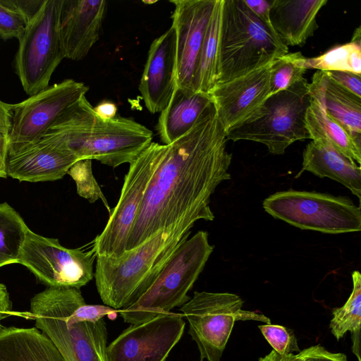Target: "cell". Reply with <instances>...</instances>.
<instances>
[{
	"label": "cell",
	"instance_id": "1",
	"mask_svg": "<svg viewBox=\"0 0 361 361\" xmlns=\"http://www.w3.org/2000/svg\"><path fill=\"white\" fill-rule=\"evenodd\" d=\"M227 141L212 102L188 133L169 145L162 144L126 251L177 223L195 225L199 220H214L211 196L221 182L231 178Z\"/></svg>",
	"mask_w": 361,
	"mask_h": 361
},
{
	"label": "cell",
	"instance_id": "2",
	"mask_svg": "<svg viewBox=\"0 0 361 361\" xmlns=\"http://www.w3.org/2000/svg\"><path fill=\"white\" fill-rule=\"evenodd\" d=\"M44 135L63 142L79 160L95 159L113 168L130 164L153 138L152 130L133 119L101 118L85 96L68 108Z\"/></svg>",
	"mask_w": 361,
	"mask_h": 361
},
{
	"label": "cell",
	"instance_id": "3",
	"mask_svg": "<svg viewBox=\"0 0 361 361\" xmlns=\"http://www.w3.org/2000/svg\"><path fill=\"white\" fill-rule=\"evenodd\" d=\"M194 225L177 223L119 257H96L94 278L103 303L116 310L136 302L156 281Z\"/></svg>",
	"mask_w": 361,
	"mask_h": 361
},
{
	"label": "cell",
	"instance_id": "4",
	"mask_svg": "<svg viewBox=\"0 0 361 361\" xmlns=\"http://www.w3.org/2000/svg\"><path fill=\"white\" fill-rule=\"evenodd\" d=\"M287 53L288 47L244 0H223L217 84L262 68Z\"/></svg>",
	"mask_w": 361,
	"mask_h": 361
},
{
	"label": "cell",
	"instance_id": "5",
	"mask_svg": "<svg viewBox=\"0 0 361 361\" xmlns=\"http://www.w3.org/2000/svg\"><path fill=\"white\" fill-rule=\"evenodd\" d=\"M80 293L75 288L47 287L32 298L30 315L66 361H109L108 332L104 319L73 322L68 317Z\"/></svg>",
	"mask_w": 361,
	"mask_h": 361
},
{
	"label": "cell",
	"instance_id": "6",
	"mask_svg": "<svg viewBox=\"0 0 361 361\" xmlns=\"http://www.w3.org/2000/svg\"><path fill=\"white\" fill-rule=\"evenodd\" d=\"M208 237L207 231H199L178 247L145 293L128 308L119 310L124 322H147L190 299L188 293L214 250Z\"/></svg>",
	"mask_w": 361,
	"mask_h": 361
},
{
	"label": "cell",
	"instance_id": "7",
	"mask_svg": "<svg viewBox=\"0 0 361 361\" xmlns=\"http://www.w3.org/2000/svg\"><path fill=\"white\" fill-rule=\"evenodd\" d=\"M311 101L309 82L303 78L269 96L249 118L228 129L227 140L259 142L270 153L283 154L293 142L310 139L305 117Z\"/></svg>",
	"mask_w": 361,
	"mask_h": 361
},
{
	"label": "cell",
	"instance_id": "8",
	"mask_svg": "<svg viewBox=\"0 0 361 361\" xmlns=\"http://www.w3.org/2000/svg\"><path fill=\"white\" fill-rule=\"evenodd\" d=\"M266 212L302 230L338 234L361 230V210L350 199L317 192L289 190L262 203Z\"/></svg>",
	"mask_w": 361,
	"mask_h": 361
},
{
	"label": "cell",
	"instance_id": "9",
	"mask_svg": "<svg viewBox=\"0 0 361 361\" xmlns=\"http://www.w3.org/2000/svg\"><path fill=\"white\" fill-rule=\"evenodd\" d=\"M63 0H44L18 39L13 66L25 92L32 96L49 87L65 58L59 34Z\"/></svg>",
	"mask_w": 361,
	"mask_h": 361
},
{
	"label": "cell",
	"instance_id": "10",
	"mask_svg": "<svg viewBox=\"0 0 361 361\" xmlns=\"http://www.w3.org/2000/svg\"><path fill=\"white\" fill-rule=\"evenodd\" d=\"M240 297L230 293L195 291L180 310L189 324L188 334L196 343L200 361H220L238 320H256L271 324L262 314L243 310Z\"/></svg>",
	"mask_w": 361,
	"mask_h": 361
},
{
	"label": "cell",
	"instance_id": "11",
	"mask_svg": "<svg viewBox=\"0 0 361 361\" xmlns=\"http://www.w3.org/2000/svg\"><path fill=\"white\" fill-rule=\"evenodd\" d=\"M162 144L152 142L130 164L120 197L111 209L107 224L94 240L97 256L119 257L126 245L145 193L158 166Z\"/></svg>",
	"mask_w": 361,
	"mask_h": 361
},
{
	"label": "cell",
	"instance_id": "12",
	"mask_svg": "<svg viewBox=\"0 0 361 361\" xmlns=\"http://www.w3.org/2000/svg\"><path fill=\"white\" fill-rule=\"evenodd\" d=\"M93 249H70L56 238L44 237L29 229L21 247L17 264L25 267L47 287L80 289L94 278Z\"/></svg>",
	"mask_w": 361,
	"mask_h": 361
},
{
	"label": "cell",
	"instance_id": "13",
	"mask_svg": "<svg viewBox=\"0 0 361 361\" xmlns=\"http://www.w3.org/2000/svg\"><path fill=\"white\" fill-rule=\"evenodd\" d=\"M88 90L83 82L66 79L12 104L8 149L40 139Z\"/></svg>",
	"mask_w": 361,
	"mask_h": 361
},
{
	"label": "cell",
	"instance_id": "14",
	"mask_svg": "<svg viewBox=\"0 0 361 361\" xmlns=\"http://www.w3.org/2000/svg\"><path fill=\"white\" fill-rule=\"evenodd\" d=\"M185 322L182 314L168 312L130 324L107 347L109 361H166L180 340Z\"/></svg>",
	"mask_w": 361,
	"mask_h": 361
},
{
	"label": "cell",
	"instance_id": "15",
	"mask_svg": "<svg viewBox=\"0 0 361 361\" xmlns=\"http://www.w3.org/2000/svg\"><path fill=\"white\" fill-rule=\"evenodd\" d=\"M176 32V87L194 92L193 74L215 0H173Z\"/></svg>",
	"mask_w": 361,
	"mask_h": 361
},
{
	"label": "cell",
	"instance_id": "16",
	"mask_svg": "<svg viewBox=\"0 0 361 361\" xmlns=\"http://www.w3.org/2000/svg\"><path fill=\"white\" fill-rule=\"evenodd\" d=\"M79 159L61 141L43 135L40 139L8 149L7 176L32 183L61 179Z\"/></svg>",
	"mask_w": 361,
	"mask_h": 361
},
{
	"label": "cell",
	"instance_id": "17",
	"mask_svg": "<svg viewBox=\"0 0 361 361\" xmlns=\"http://www.w3.org/2000/svg\"><path fill=\"white\" fill-rule=\"evenodd\" d=\"M271 64L216 84L209 92L226 131L245 121L269 97Z\"/></svg>",
	"mask_w": 361,
	"mask_h": 361
},
{
	"label": "cell",
	"instance_id": "18",
	"mask_svg": "<svg viewBox=\"0 0 361 361\" xmlns=\"http://www.w3.org/2000/svg\"><path fill=\"white\" fill-rule=\"evenodd\" d=\"M176 32L171 25L150 44L138 89L147 110L161 112L176 88Z\"/></svg>",
	"mask_w": 361,
	"mask_h": 361
},
{
	"label": "cell",
	"instance_id": "19",
	"mask_svg": "<svg viewBox=\"0 0 361 361\" xmlns=\"http://www.w3.org/2000/svg\"><path fill=\"white\" fill-rule=\"evenodd\" d=\"M107 8L105 0H63L59 34L65 58L80 61L98 41Z\"/></svg>",
	"mask_w": 361,
	"mask_h": 361
},
{
	"label": "cell",
	"instance_id": "20",
	"mask_svg": "<svg viewBox=\"0 0 361 361\" xmlns=\"http://www.w3.org/2000/svg\"><path fill=\"white\" fill-rule=\"evenodd\" d=\"M326 0H272L270 23L280 40L302 46L317 28V16Z\"/></svg>",
	"mask_w": 361,
	"mask_h": 361
},
{
	"label": "cell",
	"instance_id": "21",
	"mask_svg": "<svg viewBox=\"0 0 361 361\" xmlns=\"http://www.w3.org/2000/svg\"><path fill=\"white\" fill-rule=\"evenodd\" d=\"M303 171L320 178L334 180L361 200V169L353 160L336 151L331 145L312 140L302 154Z\"/></svg>",
	"mask_w": 361,
	"mask_h": 361
},
{
	"label": "cell",
	"instance_id": "22",
	"mask_svg": "<svg viewBox=\"0 0 361 361\" xmlns=\"http://www.w3.org/2000/svg\"><path fill=\"white\" fill-rule=\"evenodd\" d=\"M212 102L209 93L188 94L176 87L156 126L161 142L169 145L188 133Z\"/></svg>",
	"mask_w": 361,
	"mask_h": 361
},
{
	"label": "cell",
	"instance_id": "23",
	"mask_svg": "<svg viewBox=\"0 0 361 361\" xmlns=\"http://www.w3.org/2000/svg\"><path fill=\"white\" fill-rule=\"evenodd\" d=\"M312 101L306 112V126L310 140L328 143L336 151L357 164L361 163V149L353 142L345 129L326 114L317 80L309 83Z\"/></svg>",
	"mask_w": 361,
	"mask_h": 361
},
{
	"label": "cell",
	"instance_id": "24",
	"mask_svg": "<svg viewBox=\"0 0 361 361\" xmlns=\"http://www.w3.org/2000/svg\"><path fill=\"white\" fill-rule=\"evenodd\" d=\"M0 361H66L37 327H5L0 333Z\"/></svg>",
	"mask_w": 361,
	"mask_h": 361
},
{
	"label": "cell",
	"instance_id": "25",
	"mask_svg": "<svg viewBox=\"0 0 361 361\" xmlns=\"http://www.w3.org/2000/svg\"><path fill=\"white\" fill-rule=\"evenodd\" d=\"M317 82L327 114L335 119L361 149V98L330 79L323 71L312 76Z\"/></svg>",
	"mask_w": 361,
	"mask_h": 361
},
{
	"label": "cell",
	"instance_id": "26",
	"mask_svg": "<svg viewBox=\"0 0 361 361\" xmlns=\"http://www.w3.org/2000/svg\"><path fill=\"white\" fill-rule=\"evenodd\" d=\"M222 5L223 0H215L193 74L194 92L209 93L217 84Z\"/></svg>",
	"mask_w": 361,
	"mask_h": 361
},
{
	"label": "cell",
	"instance_id": "27",
	"mask_svg": "<svg viewBox=\"0 0 361 361\" xmlns=\"http://www.w3.org/2000/svg\"><path fill=\"white\" fill-rule=\"evenodd\" d=\"M353 290L345 303L334 308L329 328L337 341L350 332L352 338V350L360 361V324H361V274L354 271L352 274Z\"/></svg>",
	"mask_w": 361,
	"mask_h": 361
},
{
	"label": "cell",
	"instance_id": "28",
	"mask_svg": "<svg viewBox=\"0 0 361 361\" xmlns=\"http://www.w3.org/2000/svg\"><path fill=\"white\" fill-rule=\"evenodd\" d=\"M29 229L18 212L7 202L0 203V267L17 264Z\"/></svg>",
	"mask_w": 361,
	"mask_h": 361
},
{
	"label": "cell",
	"instance_id": "29",
	"mask_svg": "<svg viewBox=\"0 0 361 361\" xmlns=\"http://www.w3.org/2000/svg\"><path fill=\"white\" fill-rule=\"evenodd\" d=\"M300 62L305 70L348 71L361 75V42L335 46L316 57L302 56Z\"/></svg>",
	"mask_w": 361,
	"mask_h": 361
},
{
	"label": "cell",
	"instance_id": "30",
	"mask_svg": "<svg viewBox=\"0 0 361 361\" xmlns=\"http://www.w3.org/2000/svg\"><path fill=\"white\" fill-rule=\"evenodd\" d=\"M300 52L287 53L271 62L270 73V95L283 90L304 78L306 70L300 60Z\"/></svg>",
	"mask_w": 361,
	"mask_h": 361
},
{
	"label": "cell",
	"instance_id": "31",
	"mask_svg": "<svg viewBox=\"0 0 361 361\" xmlns=\"http://www.w3.org/2000/svg\"><path fill=\"white\" fill-rule=\"evenodd\" d=\"M92 159H81L75 162L68 173L75 181L77 193L90 203L101 200L109 214L111 212L109 203L96 180L92 168Z\"/></svg>",
	"mask_w": 361,
	"mask_h": 361
},
{
	"label": "cell",
	"instance_id": "32",
	"mask_svg": "<svg viewBox=\"0 0 361 361\" xmlns=\"http://www.w3.org/2000/svg\"><path fill=\"white\" fill-rule=\"evenodd\" d=\"M29 18L16 0H0V37L6 41L19 39L24 33Z\"/></svg>",
	"mask_w": 361,
	"mask_h": 361
},
{
	"label": "cell",
	"instance_id": "33",
	"mask_svg": "<svg viewBox=\"0 0 361 361\" xmlns=\"http://www.w3.org/2000/svg\"><path fill=\"white\" fill-rule=\"evenodd\" d=\"M273 350L281 355L297 354L300 350L293 331L283 326L265 324L258 326Z\"/></svg>",
	"mask_w": 361,
	"mask_h": 361
},
{
	"label": "cell",
	"instance_id": "34",
	"mask_svg": "<svg viewBox=\"0 0 361 361\" xmlns=\"http://www.w3.org/2000/svg\"><path fill=\"white\" fill-rule=\"evenodd\" d=\"M11 106L0 99V178L7 177L6 161L10 133Z\"/></svg>",
	"mask_w": 361,
	"mask_h": 361
},
{
	"label": "cell",
	"instance_id": "35",
	"mask_svg": "<svg viewBox=\"0 0 361 361\" xmlns=\"http://www.w3.org/2000/svg\"><path fill=\"white\" fill-rule=\"evenodd\" d=\"M327 76L347 90L361 98V75L348 71H324Z\"/></svg>",
	"mask_w": 361,
	"mask_h": 361
},
{
	"label": "cell",
	"instance_id": "36",
	"mask_svg": "<svg viewBox=\"0 0 361 361\" xmlns=\"http://www.w3.org/2000/svg\"><path fill=\"white\" fill-rule=\"evenodd\" d=\"M304 361H348L347 356L341 353H332L319 344L301 350Z\"/></svg>",
	"mask_w": 361,
	"mask_h": 361
},
{
	"label": "cell",
	"instance_id": "37",
	"mask_svg": "<svg viewBox=\"0 0 361 361\" xmlns=\"http://www.w3.org/2000/svg\"><path fill=\"white\" fill-rule=\"evenodd\" d=\"M271 1L272 0H244V2L262 22L274 31L269 19V11Z\"/></svg>",
	"mask_w": 361,
	"mask_h": 361
},
{
	"label": "cell",
	"instance_id": "38",
	"mask_svg": "<svg viewBox=\"0 0 361 361\" xmlns=\"http://www.w3.org/2000/svg\"><path fill=\"white\" fill-rule=\"evenodd\" d=\"M94 110L97 115L104 120H111L117 116V107L111 102H102Z\"/></svg>",
	"mask_w": 361,
	"mask_h": 361
},
{
	"label": "cell",
	"instance_id": "39",
	"mask_svg": "<svg viewBox=\"0 0 361 361\" xmlns=\"http://www.w3.org/2000/svg\"><path fill=\"white\" fill-rule=\"evenodd\" d=\"M258 361H304L301 350L297 354L281 355L273 350L267 355L262 357Z\"/></svg>",
	"mask_w": 361,
	"mask_h": 361
},
{
	"label": "cell",
	"instance_id": "40",
	"mask_svg": "<svg viewBox=\"0 0 361 361\" xmlns=\"http://www.w3.org/2000/svg\"><path fill=\"white\" fill-rule=\"evenodd\" d=\"M11 302L6 286L0 283V311L12 312Z\"/></svg>",
	"mask_w": 361,
	"mask_h": 361
},
{
	"label": "cell",
	"instance_id": "41",
	"mask_svg": "<svg viewBox=\"0 0 361 361\" xmlns=\"http://www.w3.org/2000/svg\"><path fill=\"white\" fill-rule=\"evenodd\" d=\"M13 314L12 312H1L0 311V333L4 329V326L1 324V320L11 316Z\"/></svg>",
	"mask_w": 361,
	"mask_h": 361
},
{
	"label": "cell",
	"instance_id": "42",
	"mask_svg": "<svg viewBox=\"0 0 361 361\" xmlns=\"http://www.w3.org/2000/svg\"><path fill=\"white\" fill-rule=\"evenodd\" d=\"M360 34H361V31H360V27H357L353 35V37H352V40L351 41H355V42H361V36H360Z\"/></svg>",
	"mask_w": 361,
	"mask_h": 361
},
{
	"label": "cell",
	"instance_id": "43",
	"mask_svg": "<svg viewBox=\"0 0 361 361\" xmlns=\"http://www.w3.org/2000/svg\"><path fill=\"white\" fill-rule=\"evenodd\" d=\"M144 3H147V4H152V3H155L156 1H143Z\"/></svg>",
	"mask_w": 361,
	"mask_h": 361
}]
</instances>
